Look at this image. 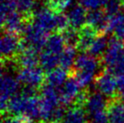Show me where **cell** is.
Here are the masks:
<instances>
[{
    "mask_svg": "<svg viewBox=\"0 0 124 123\" xmlns=\"http://www.w3.org/2000/svg\"><path fill=\"white\" fill-rule=\"evenodd\" d=\"M101 62L104 70L113 75L124 74V42L115 36L110 38Z\"/></svg>",
    "mask_w": 124,
    "mask_h": 123,
    "instance_id": "cell-1",
    "label": "cell"
},
{
    "mask_svg": "<svg viewBox=\"0 0 124 123\" xmlns=\"http://www.w3.org/2000/svg\"><path fill=\"white\" fill-rule=\"evenodd\" d=\"M109 100L99 92L87 94L83 107L88 118V123H110L108 115Z\"/></svg>",
    "mask_w": 124,
    "mask_h": 123,
    "instance_id": "cell-2",
    "label": "cell"
},
{
    "mask_svg": "<svg viewBox=\"0 0 124 123\" xmlns=\"http://www.w3.org/2000/svg\"><path fill=\"white\" fill-rule=\"evenodd\" d=\"M58 95L60 103L62 106L74 105L82 96L81 86L76 79L70 73V77L64 84L58 88Z\"/></svg>",
    "mask_w": 124,
    "mask_h": 123,
    "instance_id": "cell-3",
    "label": "cell"
},
{
    "mask_svg": "<svg viewBox=\"0 0 124 123\" xmlns=\"http://www.w3.org/2000/svg\"><path fill=\"white\" fill-rule=\"evenodd\" d=\"M21 35L4 32L1 38V58L2 63L12 62L19 54Z\"/></svg>",
    "mask_w": 124,
    "mask_h": 123,
    "instance_id": "cell-4",
    "label": "cell"
},
{
    "mask_svg": "<svg viewBox=\"0 0 124 123\" xmlns=\"http://www.w3.org/2000/svg\"><path fill=\"white\" fill-rule=\"evenodd\" d=\"M18 82L24 84L25 87L37 89L39 87H43L45 82L44 70L41 67H31V68L19 69L17 72Z\"/></svg>",
    "mask_w": 124,
    "mask_h": 123,
    "instance_id": "cell-5",
    "label": "cell"
},
{
    "mask_svg": "<svg viewBox=\"0 0 124 123\" xmlns=\"http://www.w3.org/2000/svg\"><path fill=\"white\" fill-rule=\"evenodd\" d=\"M19 84L17 78H15L9 73H6L2 71V76H1V109L2 113L6 112L7 103L10 100L11 98H13L15 95L17 94V91L19 90Z\"/></svg>",
    "mask_w": 124,
    "mask_h": 123,
    "instance_id": "cell-6",
    "label": "cell"
},
{
    "mask_svg": "<svg viewBox=\"0 0 124 123\" xmlns=\"http://www.w3.org/2000/svg\"><path fill=\"white\" fill-rule=\"evenodd\" d=\"M94 83L98 92L106 98H116V94H118V81L112 73L105 70L103 72H101L96 76Z\"/></svg>",
    "mask_w": 124,
    "mask_h": 123,
    "instance_id": "cell-7",
    "label": "cell"
},
{
    "mask_svg": "<svg viewBox=\"0 0 124 123\" xmlns=\"http://www.w3.org/2000/svg\"><path fill=\"white\" fill-rule=\"evenodd\" d=\"M101 64V59L93 57L86 53H82L76 56L73 65V72L97 76L98 74L96 73Z\"/></svg>",
    "mask_w": 124,
    "mask_h": 123,
    "instance_id": "cell-8",
    "label": "cell"
},
{
    "mask_svg": "<svg viewBox=\"0 0 124 123\" xmlns=\"http://www.w3.org/2000/svg\"><path fill=\"white\" fill-rule=\"evenodd\" d=\"M33 23L45 33H55V14L46 7H37L33 11Z\"/></svg>",
    "mask_w": 124,
    "mask_h": 123,
    "instance_id": "cell-9",
    "label": "cell"
},
{
    "mask_svg": "<svg viewBox=\"0 0 124 123\" xmlns=\"http://www.w3.org/2000/svg\"><path fill=\"white\" fill-rule=\"evenodd\" d=\"M39 52L31 47H26L24 51L19 53L12 62L20 69L36 67L39 63Z\"/></svg>",
    "mask_w": 124,
    "mask_h": 123,
    "instance_id": "cell-10",
    "label": "cell"
},
{
    "mask_svg": "<svg viewBox=\"0 0 124 123\" xmlns=\"http://www.w3.org/2000/svg\"><path fill=\"white\" fill-rule=\"evenodd\" d=\"M108 19L109 17L104 12V10L97 9V10L89 11L87 13L86 24L94 28L99 34L106 35Z\"/></svg>",
    "mask_w": 124,
    "mask_h": 123,
    "instance_id": "cell-11",
    "label": "cell"
},
{
    "mask_svg": "<svg viewBox=\"0 0 124 123\" xmlns=\"http://www.w3.org/2000/svg\"><path fill=\"white\" fill-rule=\"evenodd\" d=\"M98 35L99 34L94 28L87 24L83 25V27L79 29V42L76 46V50L82 53L89 51L90 47L92 46Z\"/></svg>",
    "mask_w": 124,
    "mask_h": 123,
    "instance_id": "cell-12",
    "label": "cell"
},
{
    "mask_svg": "<svg viewBox=\"0 0 124 123\" xmlns=\"http://www.w3.org/2000/svg\"><path fill=\"white\" fill-rule=\"evenodd\" d=\"M70 26L79 30L83 25L86 24L87 12L81 5H74L69 8L66 13Z\"/></svg>",
    "mask_w": 124,
    "mask_h": 123,
    "instance_id": "cell-13",
    "label": "cell"
},
{
    "mask_svg": "<svg viewBox=\"0 0 124 123\" xmlns=\"http://www.w3.org/2000/svg\"><path fill=\"white\" fill-rule=\"evenodd\" d=\"M87 114L83 105L74 104L65 110L60 123H87Z\"/></svg>",
    "mask_w": 124,
    "mask_h": 123,
    "instance_id": "cell-14",
    "label": "cell"
},
{
    "mask_svg": "<svg viewBox=\"0 0 124 123\" xmlns=\"http://www.w3.org/2000/svg\"><path fill=\"white\" fill-rule=\"evenodd\" d=\"M65 43L60 33H53L48 36L45 43L44 51L49 52L51 54L61 55L63 50L65 49Z\"/></svg>",
    "mask_w": 124,
    "mask_h": 123,
    "instance_id": "cell-15",
    "label": "cell"
},
{
    "mask_svg": "<svg viewBox=\"0 0 124 123\" xmlns=\"http://www.w3.org/2000/svg\"><path fill=\"white\" fill-rule=\"evenodd\" d=\"M69 77L70 72H67L64 69L59 67L47 73L45 78V83L58 89L64 84V82L68 80Z\"/></svg>",
    "mask_w": 124,
    "mask_h": 123,
    "instance_id": "cell-16",
    "label": "cell"
},
{
    "mask_svg": "<svg viewBox=\"0 0 124 123\" xmlns=\"http://www.w3.org/2000/svg\"><path fill=\"white\" fill-rule=\"evenodd\" d=\"M108 115L110 123H124V103L116 98L111 99L109 101Z\"/></svg>",
    "mask_w": 124,
    "mask_h": 123,
    "instance_id": "cell-17",
    "label": "cell"
},
{
    "mask_svg": "<svg viewBox=\"0 0 124 123\" xmlns=\"http://www.w3.org/2000/svg\"><path fill=\"white\" fill-rule=\"evenodd\" d=\"M60 57L61 55L51 54L43 50L39 54V63L41 68L48 72L56 69L57 65L60 64Z\"/></svg>",
    "mask_w": 124,
    "mask_h": 123,
    "instance_id": "cell-18",
    "label": "cell"
},
{
    "mask_svg": "<svg viewBox=\"0 0 124 123\" xmlns=\"http://www.w3.org/2000/svg\"><path fill=\"white\" fill-rule=\"evenodd\" d=\"M109 41L110 40L107 38L106 35L99 34L93 43L92 46L90 47L88 51L89 54H91L93 57L101 59L109 46Z\"/></svg>",
    "mask_w": 124,
    "mask_h": 123,
    "instance_id": "cell-19",
    "label": "cell"
},
{
    "mask_svg": "<svg viewBox=\"0 0 124 123\" xmlns=\"http://www.w3.org/2000/svg\"><path fill=\"white\" fill-rule=\"evenodd\" d=\"M76 59V48L66 47L61 54L60 57V65L61 68L66 70L67 72H71L72 66L74 65Z\"/></svg>",
    "mask_w": 124,
    "mask_h": 123,
    "instance_id": "cell-20",
    "label": "cell"
},
{
    "mask_svg": "<svg viewBox=\"0 0 124 123\" xmlns=\"http://www.w3.org/2000/svg\"><path fill=\"white\" fill-rule=\"evenodd\" d=\"M72 0H45V5L54 14H63V12L70 7Z\"/></svg>",
    "mask_w": 124,
    "mask_h": 123,
    "instance_id": "cell-21",
    "label": "cell"
},
{
    "mask_svg": "<svg viewBox=\"0 0 124 123\" xmlns=\"http://www.w3.org/2000/svg\"><path fill=\"white\" fill-rule=\"evenodd\" d=\"M61 34L64 40L66 47L76 48L79 42V30L70 26L65 31H63Z\"/></svg>",
    "mask_w": 124,
    "mask_h": 123,
    "instance_id": "cell-22",
    "label": "cell"
},
{
    "mask_svg": "<svg viewBox=\"0 0 124 123\" xmlns=\"http://www.w3.org/2000/svg\"><path fill=\"white\" fill-rule=\"evenodd\" d=\"M17 11L24 15H30L35 10L36 0H16Z\"/></svg>",
    "mask_w": 124,
    "mask_h": 123,
    "instance_id": "cell-23",
    "label": "cell"
},
{
    "mask_svg": "<svg viewBox=\"0 0 124 123\" xmlns=\"http://www.w3.org/2000/svg\"><path fill=\"white\" fill-rule=\"evenodd\" d=\"M121 0H108L104 6V12L106 13L108 17L117 15L120 13L121 7Z\"/></svg>",
    "mask_w": 124,
    "mask_h": 123,
    "instance_id": "cell-24",
    "label": "cell"
},
{
    "mask_svg": "<svg viewBox=\"0 0 124 123\" xmlns=\"http://www.w3.org/2000/svg\"><path fill=\"white\" fill-rule=\"evenodd\" d=\"M79 5H81L86 10L93 11L100 9L101 7L105 6L106 0H78Z\"/></svg>",
    "mask_w": 124,
    "mask_h": 123,
    "instance_id": "cell-25",
    "label": "cell"
},
{
    "mask_svg": "<svg viewBox=\"0 0 124 123\" xmlns=\"http://www.w3.org/2000/svg\"><path fill=\"white\" fill-rule=\"evenodd\" d=\"M118 95L124 99V74L118 76Z\"/></svg>",
    "mask_w": 124,
    "mask_h": 123,
    "instance_id": "cell-26",
    "label": "cell"
},
{
    "mask_svg": "<svg viewBox=\"0 0 124 123\" xmlns=\"http://www.w3.org/2000/svg\"><path fill=\"white\" fill-rule=\"evenodd\" d=\"M2 123H23L20 118L13 116H3Z\"/></svg>",
    "mask_w": 124,
    "mask_h": 123,
    "instance_id": "cell-27",
    "label": "cell"
},
{
    "mask_svg": "<svg viewBox=\"0 0 124 123\" xmlns=\"http://www.w3.org/2000/svg\"><path fill=\"white\" fill-rule=\"evenodd\" d=\"M41 123H59V122H55V121H42Z\"/></svg>",
    "mask_w": 124,
    "mask_h": 123,
    "instance_id": "cell-28",
    "label": "cell"
},
{
    "mask_svg": "<svg viewBox=\"0 0 124 123\" xmlns=\"http://www.w3.org/2000/svg\"><path fill=\"white\" fill-rule=\"evenodd\" d=\"M121 2L122 4H124V0H121Z\"/></svg>",
    "mask_w": 124,
    "mask_h": 123,
    "instance_id": "cell-29",
    "label": "cell"
},
{
    "mask_svg": "<svg viewBox=\"0 0 124 123\" xmlns=\"http://www.w3.org/2000/svg\"><path fill=\"white\" fill-rule=\"evenodd\" d=\"M106 1H108V0H106Z\"/></svg>",
    "mask_w": 124,
    "mask_h": 123,
    "instance_id": "cell-30",
    "label": "cell"
}]
</instances>
